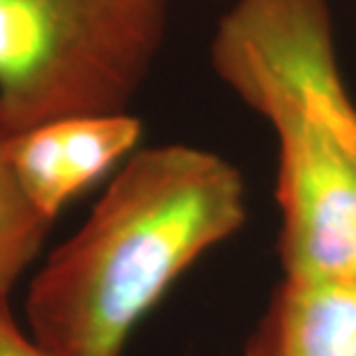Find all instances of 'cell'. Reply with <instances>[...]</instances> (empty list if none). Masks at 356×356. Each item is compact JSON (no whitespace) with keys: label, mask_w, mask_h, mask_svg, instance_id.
Listing matches in <instances>:
<instances>
[{"label":"cell","mask_w":356,"mask_h":356,"mask_svg":"<svg viewBox=\"0 0 356 356\" xmlns=\"http://www.w3.org/2000/svg\"><path fill=\"white\" fill-rule=\"evenodd\" d=\"M245 220L243 176L222 155L134 151L28 284V333L51 356H123L169 287Z\"/></svg>","instance_id":"obj_1"},{"label":"cell","mask_w":356,"mask_h":356,"mask_svg":"<svg viewBox=\"0 0 356 356\" xmlns=\"http://www.w3.org/2000/svg\"><path fill=\"white\" fill-rule=\"evenodd\" d=\"M333 44L326 0H232L211 65L277 139L280 261L289 280H356V155L310 90Z\"/></svg>","instance_id":"obj_2"},{"label":"cell","mask_w":356,"mask_h":356,"mask_svg":"<svg viewBox=\"0 0 356 356\" xmlns=\"http://www.w3.org/2000/svg\"><path fill=\"white\" fill-rule=\"evenodd\" d=\"M167 24L169 0H0V139L127 111Z\"/></svg>","instance_id":"obj_3"},{"label":"cell","mask_w":356,"mask_h":356,"mask_svg":"<svg viewBox=\"0 0 356 356\" xmlns=\"http://www.w3.org/2000/svg\"><path fill=\"white\" fill-rule=\"evenodd\" d=\"M144 125L130 111L83 113L0 139V151L26 199L47 220L130 158Z\"/></svg>","instance_id":"obj_4"},{"label":"cell","mask_w":356,"mask_h":356,"mask_svg":"<svg viewBox=\"0 0 356 356\" xmlns=\"http://www.w3.org/2000/svg\"><path fill=\"white\" fill-rule=\"evenodd\" d=\"M248 356H356V280L284 277Z\"/></svg>","instance_id":"obj_5"},{"label":"cell","mask_w":356,"mask_h":356,"mask_svg":"<svg viewBox=\"0 0 356 356\" xmlns=\"http://www.w3.org/2000/svg\"><path fill=\"white\" fill-rule=\"evenodd\" d=\"M51 225L21 192L0 151V298H10L17 280L40 254Z\"/></svg>","instance_id":"obj_6"},{"label":"cell","mask_w":356,"mask_h":356,"mask_svg":"<svg viewBox=\"0 0 356 356\" xmlns=\"http://www.w3.org/2000/svg\"><path fill=\"white\" fill-rule=\"evenodd\" d=\"M310 90L315 95L317 106L331 120V125L336 127L340 139L356 155V104L352 102L350 92L345 88L338 63L319 67L310 76Z\"/></svg>","instance_id":"obj_7"},{"label":"cell","mask_w":356,"mask_h":356,"mask_svg":"<svg viewBox=\"0 0 356 356\" xmlns=\"http://www.w3.org/2000/svg\"><path fill=\"white\" fill-rule=\"evenodd\" d=\"M0 356H51L17 324L10 298H0Z\"/></svg>","instance_id":"obj_8"}]
</instances>
